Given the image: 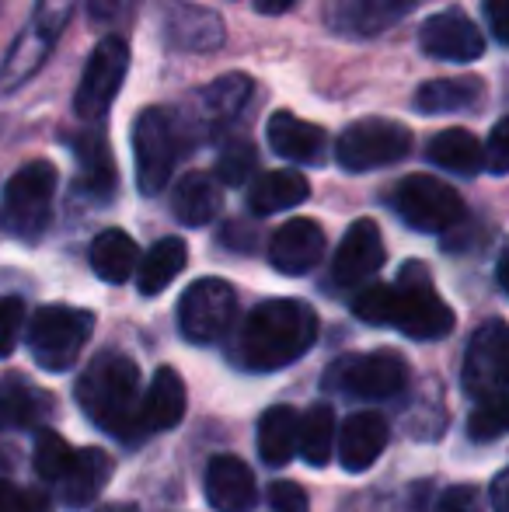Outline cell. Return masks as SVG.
<instances>
[{
	"instance_id": "obj_1",
	"label": "cell",
	"mask_w": 509,
	"mask_h": 512,
	"mask_svg": "<svg viewBox=\"0 0 509 512\" xmlns=\"http://www.w3.org/2000/svg\"><path fill=\"white\" fill-rule=\"evenodd\" d=\"M318 338V314L304 300H265L241 328V363L248 370L272 373L297 363Z\"/></svg>"
},
{
	"instance_id": "obj_2",
	"label": "cell",
	"mask_w": 509,
	"mask_h": 512,
	"mask_svg": "<svg viewBox=\"0 0 509 512\" xmlns=\"http://www.w3.org/2000/svg\"><path fill=\"white\" fill-rule=\"evenodd\" d=\"M77 405L102 432L136 443V408H140V366L123 352H102L77 377Z\"/></svg>"
},
{
	"instance_id": "obj_3",
	"label": "cell",
	"mask_w": 509,
	"mask_h": 512,
	"mask_svg": "<svg viewBox=\"0 0 509 512\" xmlns=\"http://www.w3.org/2000/svg\"><path fill=\"white\" fill-rule=\"evenodd\" d=\"M60 175L49 161H32L14 171L0 199V230L21 244L42 241L53 220V199Z\"/></svg>"
},
{
	"instance_id": "obj_4",
	"label": "cell",
	"mask_w": 509,
	"mask_h": 512,
	"mask_svg": "<svg viewBox=\"0 0 509 512\" xmlns=\"http://www.w3.org/2000/svg\"><path fill=\"white\" fill-rule=\"evenodd\" d=\"M28 328V352H32L35 366L46 373H63L77 363V356L88 345L91 331H95V314L81 307H63L49 304L35 310Z\"/></svg>"
},
{
	"instance_id": "obj_5",
	"label": "cell",
	"mask_w": 509,
	"mask_h": 512,
	"mask_svg": "<svg viewBox=\"0 0 509 512\" xmlns=\"http://www.w3.org/2000/svg\"><path fill=\"white\" fill-rule=\"evenodd\" d=\"M391 290V328L405 331L415 342H436V338H447L454 331V310L433 290V279L422 262H408Z\"/></svg>"
},
{
	"instance_id": "obj_6",
	"label": "cell",
	"mask_w": 509,
	"mask_h": 512,
	"mask_svg": "<svg viewBox=\"0 0 509 512\" xmlns=\"http://www.w3.org/2000/svg\"><path fill=\"white\" fill-rule=\"evenodd\" d=\"M408 384V363L391 349L377 352H353V356L335 359L325 370L328 391L349 394L360 401H384L401 394Z\"/></svg>"
},
{
	"instance_id": "obj_7",
	"label": "cell",
	"mask_w": 509,
	"mask_h": 512,
	"mask_svg": "<svg viewBox=\"0 0 509 512\" xmlns=\"http://www.w3.org/2000/svg\"><path fill=\"white\" fill-rule=\"evenodd\" d=\"M178 154H182V133L164 108H143L133 122V161L136 185L143 196H157L175 175Z\"/></svg>"
},
{
	"instance_id": "obj_8",
	"label": "cell",
	"mask_w": 509,
	"mask_h": 512,
	"mask_svg": "<svg viewBox=\"0 0 509 512\" xmlns=\"http://www.w3.org/2000/svg\"><path fill=\"white\" fill-rule=\"evenodd\" d=\"M252 98V77L248 74H224L213 84H206L203 91L189 98L182 112V122H175L182 140H217L224 136V129L238 119V112Z\"/></svg>"
},
{
	"instance_id": "obj_9",
	"label": "cell",
	"mask_w": 509,
	"mask_h": 512,
	"mask_svg": "<svg viewBox=\"0 0 509 512\" xmlns=\"http://www.w3.org/2000/svg\"><path fill=\"white\" fill-rule=\"evenodd\" d=\"M394 209L419 234H447L464 220V199L433 175H408L394 189Z\"/></svg>"
},
{
	"instance_id": "obj_10",
	"label": "cell",
	"mask_w": 509,
	"mask_h": 512,
	"mask_svg": "<svg viewBox=\"0 0 509 512\" xmlns=\"http://www.w3.org/2000/svg\"><path fill=\"white\" fill-rule=\"evenodd\" d=\"M408 147H412L408 126L394 119H360L342 129L339 143H335V161L353 175H360V171L401 161Z\"/></svg>"
},
{
	"instance_id": "obj_11",
	"label": "cell",
	"mask_w": 509,
	"mask_h": 512,
	"mask_svg": "<svg viewBox=\"0 0 509 512\" xmlns=\"http://www.w3.org/2000/svg\"><path fill=\"white\" fill-rule=\"evenodd\" d=\"M129 70V46L119 35H105L95 49H91L88 63H84L81 84H77L74 95V112L84 122H98L116 102L119 88L126 81Z\"/></svg>"
},
{
	"instance_id": "obj_12",
	"label": "cell",
	"mask_w": 509,
	"mask_h": 512,
	"mask_svg": "<svg viewBox=\"0 0 509 512\" xmlns=\"http://www.w3.org/2000/svg\"><path fill=\"white\" fill-rule=\"evenodd\" d=\"M238 314V293L224 279H196L178 300V328L189 342L210 345L224 338Z\"/></svg>"
},
{
	"instance_id": "obj_13",
	"label": "cell",
	"mask_w": 509,
	"mask_h": 512,
	"mask_svg": "<svg viewBox=\"0 0 509 512\" xmlns=\"http://www.w3.org/2000/svg\"><path fill=\"white\" fill-rule=\"evenodd\" d=\"M464 391L468 398L485 401L506 394V321L492 317L471 335L468 356H464Z\"/></svg>"
},
{
	"instance_id": "obj_14",
	"label": "cell",
	"mask_w": 509,
	"mask_h": 512,
	"mask_svg": "<svg viewBox=\"0 0 509 512\" xmlns=\"http://www.w3.org/2000/svg\"><path fill=\"white\" fill-rule=\"evenodd\" d=\"M419 49L433 60L450 63H475L485 53V35L475 21L457 7L436 11L422 21L419 28Z\"/></svg>"
},
{
	"instance_id": "obj_15",
	"label": "cell",
	"mask_w": 509,
	"mask_h": 512,
	"mask_svg": "<svg viewBox=\"0 0 509 512\" xmlns=\"http://www.w3.org/2000/svg\"><path fill=\"white\" fill-rule=\"evenodd\" d=\"M387 251H384V237L381 227L374 220H356L346 230L339 251H335L332 262V276L339 286H363L381 272Z\"/></svg>"
},
{
	"instance_id": "obj_16",
	"label": "cell",
	"mask_w": 509,
	"mask_h": 512,
	"mask_svg": "<svg viewBox=\"0 0 509 512\" xmlns=\"http://www.w3.org/2000/svg\"><path fill=\"white\" fill-rule=\"evenodd\" d=\"M325 255V230L314 220H286L269 241V262L283 276H304Z\"/></svg>"
},
{
	"instance_id": "obj_17",
	"label": "cell",
	"mask_w": 509,
	"mask_h": 512,
	"mask_svg": "<svg viewBox=\"0 0 509 512\" xmlns=\"http://www.w3.org/2000/svg\"><path fill=\"white\" fill-rule=\"evenodd\" d=\"M185 380L178 370L171 366H161L150 380L147 394H143L140 408H136V432L140 436H154V432L175 429L178 422L185 418Z\"/></svg>"
},
{
	"instance_id": "obj_18",
	"label": "cell",
	"mask_w": 509,
	"mask_h": 512,
	"mask_svg": "<svg viewBox=\"0 0 509 512\" xmlns=\"http://www.w3.org/2000/svg\"><path fill=\"white\" fill-rule=\"evenodd\" d=\"M206 499L217 512H248L258 499L252 467L231 453H217L206 464Z\"/></svg>"
},
{
	"instance_id": "obj_19",
	"label": "cell",
	"mask_w": 509,
	"mask_h": 512,
	"mask_svg": "<svg viewBox=\"0 0 509 512\" xmlns=\"http://www.w3.org/2000/svg\"><path fill=\"white\" fill-rule=\"evenodd\" d=\"M387 422L377 411H356L342 422V432H335V446H339V460L349 474H363L381 460L387 446Z\"/></svg>"
},
{
	"instance_id": "obj_20",
	"label": "cell",
	"mask_w": 509,
	"mask_h": 512,
	"mask_svg": "<svg viewBox=\"0 0 509 512\" xmlns=\"http://www.w3.org/2000/svg\"><path fill=\"white\" fill-rule=\"evenodd\" d=\"M112 471H116V460H112V453H105L102 446L74 450V457H70L67 471H63V478H60L63 506H70V509L91 506V502L109 488Z\"/></svg>"
},
{
	"instance_id": "obj_21",
	"label": "cell",
	"mask_w": 509,
	"mask_h": 512,
	"mask_svg": "<svg viewBox=\"0 0 509 512\" xmlns=\"http://www.w3.org/2000/svg\"><path fill=\"white\" fill-rule=\"evenodd\" d=\"M265 136H269V147L293 164H321L325 161L328 133L321 126H314V122L293 115V112H272L269 126H265Z\"/></svg>"
},
{
	"instance_id": "obj_22",
	"label": "cell",
	"mask_w": 509,
	"mask_h": 512,
	"mask_svg": "<svg viewBox=\"0 0 509 512\" xmlns=\"http://www.w3.org/2000/svg\"><path fill=\"white\" fill-rule=\"evenodd\" d=\"M70 147H74V157H77V182H81V189L91 192V199H98V203H109V199L116 196L119 175H116V161H112L105 133L102 129L77 133L74 140H70Z\"/></svg>"
},
{
	"instance_id": "obj_23",
	"label": "cell",
	"mask_w": 509,
	"mask_h": 512,
	"mask_svg": "<svg viewBox=\"0 0 509 512\" xmlns=\"http://www.w3.org/2000/svg\"><path fill=\"white\" fill-rule=\"evenodd\" d=\"M164 32L168 42L178 49H192V53H210L224 42V21L210 7L189 4V0H175L164 14Z\"/></svg>"
},
{
	"instance_id": "obj_24",
	"label": "cell",
	"mask_w": 509,
	"mask_h": 512,
	"mask_svg": "<svg viewBox=\"0 0 509 512\" xmlns=\"http://www.w3.org/2000/svg\"><path fill=\"white\" fill-rule=\"evenodd\" d=\"M415 0H335L332 7V25L346 35H381L391 25H398Z\"/></svg>"
},
{
	"instance_id": "obj_25",
	"label": "cell",
	"mask_w": 509,
	"mask_h": 512,
	"mask_svg": "<svg viewBox=\"0 0 509 512\" xmlns=\"http://www.w3.org/2000/svg\"><path fill=\"white\" fill-rule=\"evenodd\" d=\"M185 262H189V248L182 237H161L154 248L136 262V290L140 297H157L164 293L178 276H182Z\"/></svg>"
},
{
	"instance_id": "obj_26",
	"label": "cell",
	"mask_w": 509,
	"mask_h": 512,
	"mask_svg": "<svg viewBox=\"0 0 509 512\" xmlns=\"http://www.w3.org/2000/svg\"><path fill=\"white\" fill-rule=\"evenodd\" d=\"M307 196H311V185H307V178L300 171H265V175L255 178L252 192H248V206L258 216H272L300 206Z\"/></svg>"
},
{
	"instance_id": "obj_27",
	"label": "cell",
	"mask_w": 509,
	"mask_h": 512,
	"mask_svg": "<svg viewBox=\"0 0 509 512\" xmlns=\"http://www.w3.org/2000/svg\"><path fill=\"white\" fill-rule=\"evenodd\" d=\"M91 269L102 283H126L136 272V262H140V251H136V241L126 234V230H102V234L91 241Z\"/></svg>"
},
{
	"instance_id": "obj_28",
	"label": "cell",
	"mask_w": 509,
	"mask_h": 512,
	"mask_svg": "<svg viewBox=\"0 0 509 512\" xmlns=\"http://www.w3.org/2000/svg\"><path fill=\"white\" fill-rule=\"evenodd\" d=\"M220 203H224V196H220L217 178L203 175V171H192V175H185L175 185V203H171V209H175V216L185 227H206L220 213Z\"/></svg>"
},
{
	"instance_id": "obj_29",
	"label": "cell",
	"mask_w": 509,
	"mask_h": 512,
	"mask_svg": "<svg viewBox=\"0 0 509 512\" xmlns=\"http://www.w3.org/2000/svg\"><path fill=\"white\" fill-rule=\"evenodd\" d=\"M300 415L290 405H276L258 418V457L269 467H283L297 453Z\"/></svg>"
},
{
	"instance_id": "obj_30",
	"label": "cell",
	"mask_w": 509,
	"mask_h": 512,
	"mask_svg": "<svg viewBox=\"0 0 509 512\" xmlns=\"http://www.w3.org/2000/svg\"><path fill=\"white\" fill-rule=\"evenodd\" d=\"M53 42L56 39H49V35L42 32V28H35V25H28L25 32H18V39L11 42L4 63H0V88H4V91L21 88V84H25L28 77H32L35 70L46 63Z\"/></svg>"
},
{
	"instance_id": "obj_31",
	"label": "cell",
	"mask_w": 509,
	"mask_h": 512,
	"mask_svg": "<svg viewBox=\"0 0 509 512\" xmlns=\"http://www.w3.org/2000/svg\"><path fill=\"white\" fill-rule=\"evenodd\" d=\"M49 394L32 391L18 377H0V436L11 429H32L49 415Z\"/></svg>"
},
{
	"instance_id": "obj_32",
	"label": "cell",
	"mask_w": 509,
	"mask_h": 512,
	"mask_svg": "<svg viewBox=\"0 0 509 512\" xmlns=\"http://www.w3.org/2000/svg\"><path fill=\"white\" fill-rule=\"evenodd\" d=\"M485 98V84L475 77H454V81H426L415 91V108L426 115L468 112Z\"/></svg>"
},
{
	"instance_id": "obj_33",
	"label": "cell",
	"mask_w": 509,
	"mask_h": 512,
	"mask_svg": "<svg viewBox=\"0 0 509 512\" xmlns=\"http://www.w3.org/2000/svg\"><path fill=\"white\" fill-rule=\"evenodd\" d=\"M426 157L443 171L457 175H475L482 168V140L471 129H443L429 140Z\"/></svg>"
},
{
	"instance_id": "obj_34",
	"label": "cell",
	"mask_w": 509,
	"mask_h": 512,
	"mask_svg": "<svg viewBox=\"0 0 509 512\" xmlns=\"http://www.w3.org/2000/svg\"><path fill=\"white\" fill-rule=\"evenodd\" d=\"M335 432H339V425H335L332 408L314 405L297 425V453L311 467H325L335 450Z\"/></svg>"
},
{
	"instance_id": "obj_35",
	"label": "cell",
	"mask_w": 509,
	"mask_h": 512,
	"mask_svg": "<svg viewBox=\"0 0 509 512\" xmlns=\"http://www.w3.org/2000/svg\"><path fill=\"white\" fill-rule=\"evenodd\" d=\"M70 457H74V446L53 429H39L35 432V450H32V464L35 474L42 481H60L63 471H67Z\"/></svg>"
},
{
	"instance_id": "obj_36",
	"label": "cell",
	"mask_w": 509,
	"mask_h": 512,
	"mask_svg": "<svg viewBox=\"0 0 509 512\" xmlns=\"http://www.w3.org/2000/svg\"><path fill=\"white\" fill-rule=\"evenodd\" d=\"M258 168V154L248 140H227L217 154V182L220 185H245L252 178V171Z\"/></svg>"
},
{
	"instance_id": "obj_37",
	"label": "cell",
	"mask_w": 509,
	"mask_h": 512,
	"mask_svg": "<svg viewBox=\"0 0 509 512\" xmlns=\"http://www.w3.org/2000/svg\"><path fill=\"white\" fill-rule=\"evenodd\" d=\"M503 432H506V394L478 401V408L468 418V436L475 443H496Z\"/></svg>"
},
{
	"instance_id": "obj_38",
	"label": "cell",
	"mask_w": 509,
	"mask_h": 512,
	"mask_svg": "<svg viewBox=\"0 0 509 512\" xmlns=\"http://www.w3.org/2000/svg\"><path fill=\"white\" fill-rule=\"evenodd\" d=\"M394 290L387 283H363V290L353 300V314L367 324H391Z\"/></svg>"
},
{
	"instance_id": "obj_39",
	"label": "cell",
	"mask_w": 509,
	"mask_h": 512,
	"mask_svg": "<svg viewBox=\"0 0 509 512\" xmlns=\"http://www.w3.org/2000/svg\"><path fill=\"white\" fill-rule=\"evenodd\" d=\"M25 331V300L0 297V359H7Z\"/></svg>"
},
{
	"instance_id": "obj_40",
	"label": "cell",
	"mask_w": 509,
	"mask_h": 512,
	"mask_svg": "<svg viewBox=\"0 0 509 512\" xmlns=\"http://www.w3.org/2000/svg\"><path fill=\"white\" fill-rule=\"evenodd\" d=\"M70 14H74V0H39V4H35L32 25L42 28L49 39H60V32L67 28Z\"/></svg>"
},
{
	"instance_id": "obj_41",
	"label": "cell",
	"mask_w": 509,
	"mask_h": 512,
	"mask_svg": "<svg viewBox=\"0 0 509 512\" xmlns=\"http://www.w3.org/2000/svg\"><path fill=\"white\" fill-rule=\"evenodd\" d=\"M0 512H49V499L42 492H28L0 478Z\"/></svg>"
},
{
	"instance_id": "obj_42",
	"label": "cell",
	"mask_w": 509,
	"mask_h": 512,
	"mask_svg": "<svg viewBox=\"0 0 509 512\" xmlns=\"http://www.w3.org/2000/svg\"><path fill=\"white\" fill-rule=\"evenodd\" d=\"M482 164H489V171L496 178H503L509 171V143H506V119H499L492 126L489 140L482 143Z\"/></svg>"
},
{
	"instance_id": "obj_43",
	"label": "cell",
	"mask_w": 509,
	"mask_h": 512,
	"mask_svg": "<svg viewBox=\"0 0 509 512\" xmlns=\"http://www.w3.org/2000/svg\"><path fill=\"white\" fill-rule=\"evenodd\" d=\"M136 0H88V14L95 25L102 28H116L129 21V14H133Z\"/></svg>"
},
{
	"instance_id": "obj_44",
	"label": "cell",
	"mask_w": 509,
	"mask_h": 512,
	"mask_svg": "<svg viewBox=\"0 0 509 512\" xmlns=\"http://www.w3.org/2000/svg\"><path fill=\"white\" fill-rule=\"evenodd\" d=\"M269 506L276 512H307V492L297 481H272Z\"/></svg>"
},
{
	"instance_id": "obj_45",
	"label": "cell",
	"mask_w": 509,
	"mask_h": 512,
	"mask_svg": "<svg viewBox=\"0 0 509 512\" xmlns=\"http://www.w3.org/2000/svg\"><path fill=\"white\" fill-rule=\"evenodd\" d=\"M485 21H489V32L496 35V42H509V0H482Z\"/></svg>"
},
{
	"instance_id": "obj_46",
	"label": "cell",
	"mask_w": 509,
	"mask_h": 512,
	"mask_svg": "<svg viewBox=\"0 0 509 512\" xmlns=\"http://www.w3.org/2000/svg\"><path fill=\"white\" fill-rule=\"evenodd\" d=\"M440 512H478V495H475V488H468V485L450 488V492L440 499Z\"/></svg>"
},
{
	"instance_id": "obj_47",
	"label": "cell",
	"mask_w": 509,
	"mask_h": 512,
	"mask_svg": "<svg viewBox=\"0 0 509 512\" xmlns=\"http://www.w3.org/2000/svg\"><path fill=\"white\" fill-rule=\"evenodd\" d=\"M506 485H509V471H499L496 478H492V488H489V495H492V509H496V512H509V502H506Z\"/></svg>"
},
{
	"instance_id": "obj_48",
	"label": "cell",
	"mask_w": 509,
	"mask_h": 512,
	"mask_svg": "<svg viewBox=\"0 0 509 512\" xmlns=\"http://www.w3.org/2000/svg\"><path fill=\"white\" fill-rule=\"evenodd\" d=\"M297 0H255V11L258 14H286Z\"/></svg>"
},
{
	"instance_id": "obj_49",
	"label": "cell",
	"mask_w": 509,
	"mask_h": 512,
	"mask_svg": "<svg viewBox=\"0 0 509 512\" xmlns=\"http://www.w3.org/2000/svg\"><path fill=\"white\" fill-rule=\"evenodd\" d=\"M506 265H509V258L506 255H499V269H496V279H499V290H506Z\"/></svg>"
}]
</instances>
